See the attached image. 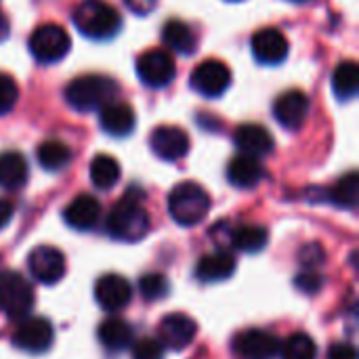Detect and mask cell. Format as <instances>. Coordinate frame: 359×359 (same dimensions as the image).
<instances>
[{"instance_id": "cell-1", "label": "cell", "mask_w": 359, "mask_h": 359, "mask_svg": "<svg viewBox=\"0 0 359 359\" xmlns=\"http://www.w3.org/2000/svg\"><path fill=\"white\" fill-rule=\"evenodd\" d=\"M149 215L141 206V200L135 198L133 194L124 196L120 202H116L107 215L105 229L107 233L118 240V242H139L147 236L149 231Z\"/></svg>"}, {"instance_id": "cell-2", "label": "cell", "mask_w": 359, "mask_h": 359, "mask_svg": "<svg viewBox=\"0 0 359 359\" xmlns=\"http://www.w3.org/2000/svg\"><path fill=\"white\" fill-rule=\"evenodd\" d=\"M72 21L82 36L93 40L114 38L122 27L120 13L105 0H82L72 13Z\"/></svg>"}, {"instance_id": "cell-3", "label": "cell", "mask_w": 359, "mask_h": 359, "mask_svg": "<svg viewBox=\"0 0 359 359\" xmlns=\"http://www.w3.org/2000/svg\"><path fill=\"white\" fill-rule=\"evenodd\" d=\"M118 97V84L101 74H86L74 78L65 88V101L78 111L103 109Z\"/></svg>"}, {"instance_id": "cell-4", "label": "cell", "mask_w": 359, "mask_h": 359, "mask_svg": "<svg viewBox=\"0 0 359 359\" xmlns=\"http://www.w3.org/2000/svg\"><path fill=\"white\" fill-rule=\"evenodd\" d=\"M210 210V196L208 191L191 181H183L175 185L168 194V215L181 227H194L206 219Z\"/></svg>"}, {"instance_id": "cell-5", "label": "cell", "mask_w": 359, "mask_h": 359, "mask_svg": "<svg viewBox=\"0 0 359 359\" xmlns=\"http://www.w3.org/2000/svg\"><path fill=\"white\" fill-rule=\"evenodd\" d=\"M34 307V290L29 282L13 271H0V313L8 320H23Z\"/></svg>"}, {"instance_id": "cell-6", "label": "cell", "mask_w": 359, "mask_h": 359, "mask_svg": "<svg viewBox=\"0 0 359 359\" xmlns=\"http://www.w3.org/2000/svg\"><path fill=\"white\" fill-rule=\"evenodd\" d=\"M72 46L69 34L57 23H44L36 27L29 36V50L40 63L61 61Z\"/></svg>"}, {"instance_id": "cell-7", "label": "cell", "mask_w": 359, "mask_h": 359, "mask_svg": "<svg viewBox=\"0 0 359 359\" xmlns=\"http://www.w3.org/2000/svg\"><path fill=\"white\" fill-rule=\"evenodd\" d=\"M137 76L151 88L168 86L177 76L175 59L168 50L149 48L137 59Z\"/></svg>"}, {"instance_id": "cell-8", "label": "cell", "mask_w": 359, "mask_h": 359, "mask_svg": "<svg viewBox=\"0 0 359 359\" xmlns=\"http://www.w3.org/2000/svg\"><path fill=\"white\" fill-rule=\"evenodd\" d=\"M55 330L46 318H23L13 332V345L27 353H44L53 345Z\"/></svg>"}, {"instance_id": "cell-9", "label": "cell", "mask_w": 359, "mask_h": 359, "mask_svg": "<svg viewBox=\"0 0 359 359\" xmlns=\"http://www.w3.org/2000/svg\"><path fill=\"white\" fill-rule=\"evenodd\" d=\"M27 269L40 284H57L65 276V257L55 246H38L27 257Z\"/></svg>"}, {"instance_id": "cell-10", "label": "cell", "mask_w": 359, "mask_h": 359, "mask_svg": "<svg viewBox=\"0 0 359 359\" xmlns=\"http://www.w3.org/2000/svg\"><path fill=\"white\" fill-rule=\"evenodd\" d=\"M231 347L238 359H273L280 351V341L267 330L250 328L240 332Z\"/></svg>"}, {"instance_id": "cell-11", "label": "cell", "mask_w": 359, "mask_h": 359, "mask_svg": "<svg viewBox=\"0 0 359 359\" xmlns=\"http://www.w3.org/2000/svg\"><path fill=\"white\" fill-rule=\"evenodd\" d=\"M189 82L202 97H221L231 84V72L223 61L208 59L194 69Z\"/></svg>"}, {"instance_id": "cell-12", "label": "cell", "mask_w": 359, "mask_h": 359, "mask_svg": "<svg viewBox=\"0 0 359 359\" xmlns=\"http://www.w3.org/2000/svg\"><path fill=\"white\" fill-rule=\"evenodd\" d=\"M198 334V324L185 313H170L158 326V341L164 349L183 351Z\"/></svg>"}, {"instance_id": "cell-13", "label": "cell", "mask_w": 359, "mask_h": 359, "mask_svg": "<svg viewBox=\"0 0 359 359\" xmlns=\"http://www.w3.org/2000/svg\"><path fill=\"white\" fill-rule=\"evenodd\" d=\"M95 299L101 309L105 311H120L124 309L133 299V286L126 278L118 273L101 276L95 284Z\"/></svg>"}, {"instance_id": "cell-14", "label": "cell", "mask_w": 359, "mask_h": 359, "mask_svg": "<svg viewBox=\"0 0 359 359\" xmlns=\"http://www.w3.org/2000/svg\"><path fill=\"white\" fill-rule=\"evenodd\" d=\"M149 145L158 158L175 162L185 158V154L189 151V137L179 126H158L149 137Z\"/></svg>"}, {"instance_id": "cell-15", "label": "cell", "mask_w": 359, "mask_h": 359, "mask_svg": "<svg viewBox=\"0 0 359 359\" xmlns=\"http://www.w3.org/2000/svg\"><path fill=\"white\" fill-rule=\"evenodd\" d=\"M309 109H311V101L303 90H288L280 95L273 105V114L278 122L288 130H299L305 124Z\"/></svg>"}, {"instance_id": "cell-16", "label": "cell", "mask_w": 359, "mask_h": 359, "mask_svg": "<svg viewBox=\"0 0 359 359\" xmlns=\"http://www.w3.org/2000/svg\"><path fill=\"white\" fill-rule=\"evenodd\" d=\"M252 55L257 61L265 63V65H278L288 57V40L286 36L276 29V27H263L259 29L252 40Z\"/></svg>"}, {"instance_id": "cell-17", "label": "cell", "mask_w": 359, "mask_h": 359, "mask_svg": "<svg viewBox=\"0 0 359 359\" xmlns=\"http://www.w3.org/2000/svg\"><path fill=\"white\" fill-rule=\"evenodd\" d=\"M63 219L72 229L78 231H88L93 229L99 219H101V204L97 198L88 196V194H80L78 198H74L65 210H63Z\"/></svg>"}, {"instance_id": "cell-18", "label": "cell", "mask_w": 359, "mask_h": 359, "mask_svg": "<svg viewBox=\"0 0 359 359\" xmlns=\"http://www.w3.org/2000/svg\"><path fill=\"white\" fill-rule=\"evenodd\" d=\"M233 143L240 149V154L261 158L267 156L273 149V137L269 130L261 124H242L233 133Z\"/></svg>"}, {"instance_id": "cell-19", "label": "cell", "mask_w": 359, "mask_h": 359, "mask_svg": "<svg viewBox=\"0 0 359 359\" xmlns=\"http://www.w3.org/2000/svg\"><path fill=\"white\" fill-rule=\"evenodd\" d=\"M236 271V259L233 255L225 252V250H217L210 255H204L198 261L196 267V278L204 284H217V282H225L233 276Z\"/></svg>"}, {"instance_id": "cell-20", "label": "cell", "mask_w": 359, "mask_h": 359, "mask_svg": "<svg viewBox=\"0 0 359 359\" xmlns=\"http://www.w3.org/2000/svg\"><path fill=\"white\" fill-rule=\"evenodd\" d=\"M99 124L107 135L126 137L135 128V109L126 101H111L101 109Z\"/></svg>"}, {"instance_id": "cell-21", "label": "cell", "mask_w": 359, "mask_h": 359, "mask_svg": "<svg viewBox=\"0 0 359 359\" xmlns=\"http://www.w3.org/2000/svg\"><path fill=\"white\" fill-rule=\"evenodd\" d=\"M97 337H99V343L111 353H120V351L133 347V343H135L133 326L120 318H109V320L101 322Z\"/></svg>"}, {"instance_id": "cell-22", "label": "cell", "mask_w": 359, "mask_h": 359, "mask_svg": "<svg viewBox=\"0 0 359 359\" xmlns=\"http://www.w3.org/2000/svg\"><path fill=\"white\" fill-rule=\"evenodd\" d=\"M265 177V170L259 162V158L240 154L236 156L229 166H227V179L233 187L240 189H252L261 183V179Z\"/></svg>"}, {"instance_id": "cell-23", "label": "cell", "mask_w": 359, "mask_h": 359, "mask_svg": "<svg viewBox=\"0 0 359 359\" xmlns=\"http://www.w3.org/2000/svg\"><path fill=\"white\" fill-rule=\"evenodd\" d=\"M162 40H164V44L170 50H175L179 55H194L198 50V36H196V32L185 21H179V19H170L164 25Z\"/></svg>"}, {"instance_id": "cell-24", "label": "cell", "mask_w": 359, "mask_h": 359, "mask_svg": "<svg viewBox=\"0 0 359 359\" xmlns=\"http://www.w3.org/2000/svg\"><path fill=\"white\" fill-rule=\"evenodd\" d=\"M27 183V162L19 151L0 154V187L2 189H19Z\"/></svg>"}, {"instance_id": "cell-25", "label": "cell", "mask_w": 359, "mask_h": 359, "mask_svg": "<svg viewBox=\"0 0 359 359\" xmlns=\"http://www.w3.org/2000/svg\"><path fill=\"white\" fill-rule=\"evenodd\" d=\"M332 90L339 101H351L359 90V67L355 61H343L332 74Z\"/></svg>"}, {"instance_id": "cell-26", "label": "cell", "mask_w": 359, "mask_h": 359, "mask_svg": "<svg viewBox=\"0 0 359 359\" xmlns=\"http://www.w3.org/2000/svg\"><path fill=\"white\" fill-rule=\"evenodd\" d=\"M267 240H269L267 229L259 225H242L231 231V246L248 255L261 252L267 246Z\"/></svg>"}, {"instance_id": "cell-27", "label": "cell", "mask_w": 359, "mask_h": 359, "mask_svg": "<svg viewBox=\"0 0 359 359\" xmlns=\"http://www.w3.org/2000/svg\"><path fill=\"white\" fill-rule=\"evenodd\" d=\"M36 158L40 162L42 168L55 172V170H63L69 162H72V149L67 143L63 141H44L38 151H36Z\"/></svg>"}, {"instance_id": "cell-28", "label": "cell", "mask_w": 359, "mask_h": 359, "mask_svg": "<svg viewBox=\"0 0 359 359\" xmlns=\"http://www.w3.org/2000/svg\"><path fill=\"white\" fill-rule=\"evenodd\" d=\"M90 181L97 189H111L120 181V164L116 158L99 154L90 162Z\"/></svg>"}, {"instance_id": "cell-29", "label": "cell", "mask_w": 359, "mask_h": 359, "mask_svg": "<svg viewBox=\"0 0 359 359\" xmlns=\"http://www.w3.org/2000/svg\"><path fill=\"white\" fill-rule=\"evenodd\" d=\"M330 200L345 210H355L359 202V177L355 170L347 172L343 179L337 181V185L330 191Z\"/></svg>"}, {"instance_id": "cell-30", "label": "cell", "mask_w": 359, "mask_h": 359, "mask_svg": "<svg viewBox=\"0 0 359 359\" xmlns=\"http://www.w3.org/2000/svg\"><path fill=\"white\" fill-rule=\"evenodd\" d=\"M278 353L282 355V359H316L318 345L309 334L297 332V334H290L284 343H280Z\"/></svg>"}, {"instance_id": "cell-31", "label": "cell", "mask_w": 359, "mask_h": 359, "mask_svg": "<svg viewBox=\"0 0 359 359\" xmlns=\"http://www.w3.org/2000/svg\"><path fill=\"white\" fill-rule=\"evenodd\" d=\"M139 290L145 301H162L170 292V284L162 273H145L139 280Z\"/></svg>"}, {"instance_id": "cell-32", "label": "cell", "mask_w": 359, "mask_h": 359, "mask_svg": "<svg viewBox=\"0 0 359 359\" xmlns=\"http://www.w3.org/2000/svg\"><path fill=\"white\" fill-rule=\"evenodd\" d=\"M19 97V88L15 84V80L6 74H0V116L8 114Z\"/></svg>"}, {"instance_id": "cell-33", "label": "cell", "mask_w": 359, "mask_h": 359, "mask_svg": "<svg viewBox=\"0 0 359 359\" xmlns=\"http://www.w3.org/2000/svg\"><path fill=\"white\" fill-rule=\"evenodd\" d=\"M133 359H164V347L158 339L145 337L133 343Z\"/></svg>"}, {"instance_id": "cell-34", "label": "cell", "mask_w": 359, "mask_h": 359, "mask_svg": "<svg viewBox=\"0 0 359 359\" xmlns=\"http://www.w3.org/2000/svg\"><path fill=\"white\" fill-rule=\"evenodd\" d=\"M299 261L305 269H316L326 261V252L320 244H307L299 252Z\"/></svg>"}, {"instance_id": "cell-35", "label": "cell", "mask_w": 359, "mask_h": 359, "mask_svg": "<svg viewBox=\"0 0 359 359\" xmlns=\"http://www.w3.org/2000/svg\"><path fill=\"white\" fill-rule=\"evenodd\" d=\"M294 284H297V288H299L301 292H305V294H316V292L322 290L324 278H322L320 273H316V271L309 269V271H303L301 276H297Z\"/></svg>"}, {"instance_id": "cell-36", "label": "cell", "mask_w": 359, "mask_h": 359, "mask_svg": "<svg viewBox=\"0 0 359 359\" xmlns=\"http://www.w3.org/2000/svg\"><path fill=\"white\" fill-rule=\"evenodd\" d=\"M330 359H358V351L353 345L349 343H334L330 347V353H328Z\"/></svg>"}, {"instance_id": "cell-37", "label": "cell", "mask_w": 359, "mask_h": 359, "mask_svg": "<svg viewBox=\"0 0 359 359\" xmlns=\"http://www.w3.org/2000/svg\"><path fill=\"white\" fill-rule=\"evenodd\" d=\"M124 2L137 15H149L158 4V0H124Z\"/></svg>"}, {"instance_id": "cell-38", "label": "cell", "mask_w": 359, "mask_h": 359, "mask_svg": "<svg viewBox=\"0 0 359 359\" xmlns=\"http://www.w3.org/2000/svg\"><path fill=\"white\" fill-rule=\"evenodd\" d=\"M13 212H15V206L8 202V200H2L0 198V229L6 227L13 219Z\"/></svg>"}, {"instance_id": "cell-39", "label": "cell", "mask_w": 359, "mask_h": 359, "mask_svg": "<svg viewBox=\"0 0 359 359\" xmlns=\"http://www.w3.org/2000/svg\"><path fill=\"white\" fill-rule=\"evenodd\" d=\"M6 36H8V21H6V17L0 13V42H2Z\"/></svg>"}, {"instance_id": "cell-40", "label": "cell", "mask_w": 359, "mask_h": 359, "mask_svg": "<svg viewBox=\"0 0 359 359\" xmlns=\"http://www.w3.org/2000/svg\"><path fill=\"white\" fill-rule=\"evenodd\" d=\"M292 2H307V0H292Z\"/></svg>"}, {"instance_id": "cell-41", "label": "cell", "mask_w": 359, "mask_h": 359, "mask_svg": "<svg viewBox=\"0 0 359 359\" xmlns=\"http://www.w3.org/2000/svg\"><path fill=\"white\" fill-rule=\"evenodd\" d=\"M229 2H238V0H229Z\"/></svg>"}]
</instances>
